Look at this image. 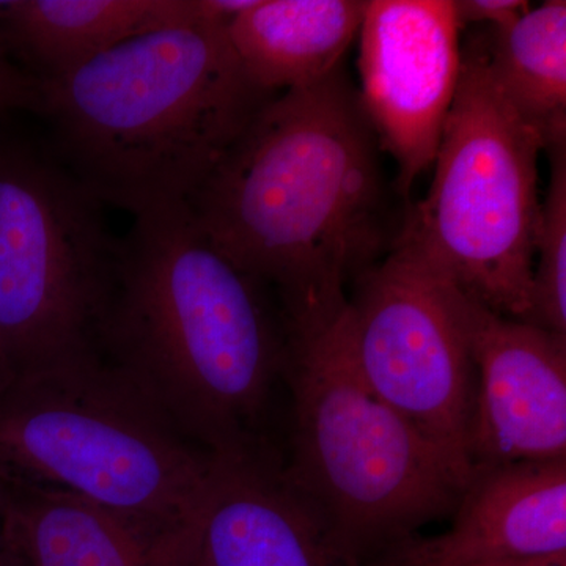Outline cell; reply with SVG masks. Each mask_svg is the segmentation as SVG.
I'll use <instances>...</instances> for the list:
<instances>
[{
	"mask_svg": "<svg viewBox=\"0 0 566 566\" xmlns=\"http://www.w3.org/2000/svg\"><path fill=\"white\" fill-rule=\"evenodd\" d=\"M476 36L495 87L545 148L566 136L565 0H547L513 24Z\"/></svg>",
	"mask_w": 566,
	"mask_h": 566,
	"instance_id": "2e32d148",
	"label": "cell"
},
{
	"mask_svg": "<svg viewBox=\"0 0 566 566\" xmlns=\"http://www.w3.org/2000/svg\"><path fill=\"white\" fill-rule=\"evenodd\" d=\"M566 551V458L475 468L452 526L378 566H468Z\"/></svg>",
	"mask_w": 566,
	"mask_h": 566,
	"instance_id": "7c38bea8",
	"label": "cell"
},
{
	"mask_svg": "<svg viewBox=\"0 0 566 566\" xmlns=\"http://www.w3.org/2000/svg\"><path fill=\"white\" fill-rule=\"evenodd\" d=\"M345 308L327 322L283 324L292 434L281 469L346 564L378 566L453 513L469 476L365 382Z\"/></svg>",
	"mask_w": 566,
	"mask_h": 566,
	"instance_id": "277c9868",
	"label": "cell"
},
{
	"mask_svg": "<svg viewBox=\"0 0 566 566\" xmlns=\"http://www.w3.org/2000/svg\"><path fill=\"white\" fill-rule=\"evenodd\" d=\"M40 82L11 59L0 41V120L18 111L39 114Z\"/></svg>",
	"mask_w": 566,
	"mask_h": 566,
	"instance_id": "ac0fdd59",
	"label": "cell"
},
{
	"mask_svg": "<svg viewBox=\"0 0 566 566\" xmlns=\"http://www.w3.org/2000/svg\"><path fill=\"white\" fill-rule=\"evenodd\" d=\"M381 155L342 63L264 104L188 207L283 323L326 322L398 234Z\"/></svg>",
	"mask_w": 566,
	"mask_h": 566,
	"instance_id": "6da1fadb",
	"label": "cell"
},
{
	"mask_svg": "<svg viewBox=\"0 0 566 566\" xmlns=\"http://www.w3.org/2000/svg\"><path fill=\"white\" fill-rule=\"evenodd\" d=\"M452 292L475 365L472 469L565 460L566 337Z\"/></svg>",
	"mask_w": 566,
	"mask_h": 566,
	"instance_id": "30bf717a",
	"label": "cell"
},
{
	"mask_svg": "<svg viewBox=\"0 0 566 566\" xmlns=\"http://www.w3.org/2000/svg\"><path fill=\"white\" fill-rule=\"evenodd\" d=\"M545 151L549 182L539 203L528 307L520 322L566 337V136Z\"/></svg>",
	"mask_w": 566,
	"mask_h": 566,
	"instance_id": "e0dca14e",
	"label": "cell"
},
{
	"mask_svg": "<svg viewBox=\"0 0 566 566\" xmlns=\"http://www.w3.org/2000/svg\"><path fill=\"white\" fill-rule=\"evenodd\" d=\"M192 566H349L264 450L212 455Z\"/></svg>",
	"mask_w": 566,
	"mask_h": 566,
	"instance_id": "8fae6325",
	"label": "cell"
},
{
	"mask_svg": "<svg viewBox=\"0 0 566 566\" xmlns=\"http://www.w3.org/2000/svg\"><path fill=\"white\" fill-rule=\"evenodd\" d=\"M0 566H28L11 535L9 490L2 474H0Z\"/></svg>",
	"mask_w": 566,
	"mask_h": 566,
	"instance_id": "ffe728a7",
	"label": "cell"
},
{
	"mask_svg": "<svg viewBox=\"0 0 566 566\" xmlns=\"http://www.w3.org/2000/svg\"><path fill=\"white\" fill-rule=\"evenodd\" d=\"M212 455L99 354L0 386V474L164 528L191 524Z\"/></svg>",
	"mask_w": 566,
	"mask_h": 566,
	"instance_id": "5b68a950",
	"label": "cell"
},
{
	"mask_svg": "<svg viewBox=\"0 0 566 566\" xmlns=\"http://www.w3.org/2000/svg\"><path fill=\"white\" fill-rule=\"evenodd\" d=\"M54 158L0 133V386L98 353L120 241Z\"/></svg>",
	"mask_w": 566,
	"mask_h": 566,
	"instance_id": "52a82bcc",
	"label": "cell"
},
{
	"mask_svg": "<svg viewBox=\"0 0 566 566\" xmlns=\"http://www.w3.org/2000/svg\"><path fill=\"white\" fill-rule=\"evenodd\" d=\"M453 0H371L360 24L359 99L408 197L433 167L461 73Z\"/></svg>",
	"mask_w": 566,
	"mask_h": 566,
	"instance_id": "9c48e42d",
	"label": "cell"
},
{
	"mask_svg": "<svg viewBox=\"0 0 566 566\" xmlns=\"http://www.w3.org/2000/svg\"><path fill=\"white\" fill-rule=\"evenodd\" d=\"M40 91L54 158L133 216L188 203L274 96L249 80L221 22L134 36Z\"/></svg>",
	"mask_w": 566,
	"mask_h": 566,
	"instance_id": "3957f363",
	"label": "cell"
},
{
	"mask_svg": "<svg viewBox=\"0 0 566 566\" xmlns=\"http://www.w3.org/2000/svg\"><path fill=\"white\" fill-rule=\"evenodd\" d=\"M270 290L211 243L188 203L134 214L99 346L211 455L262 450L286 337Z\"/></svg>",
	"mask_w": 566,
	"mask_h": 566,
	"instance_id": "7a4b0ae2",
	"label": "cell"
},
{
	"mask_svg": "<svg viewBox=\"0 0 566 566\" xmlns=\"http://www.w3.org/2000/svg\"><path fill=\"white\" fill-rule=\"evenodd\" d=\"M3 479L11 535L28 566H192L193 517L186 527H156L65 491Z\"/></svg>",
	"mask_w": 566,
	"mask_h": 566,
	"instance_id": "4fadbf2b",
	"label": "cell"
},
{
	"mask_svg": "<svg viewBox=\"0 0 566 566\" xmlns=\"http://www.w3.org/2000/svg\"><path fill=\"white\" fill-rule=\"evenodd\" d=\"M226 24L216 0H11L0 2V41L39 82L55 80L144 33Z\"/></svg>",
	"mask_w": 566,
	"mask_h": 566,
	"instance_id": "5bb4252c",
	"label": "cell"
},
{
	"mask_svg": "<svg viewBox=\"0 0 566 566\" xmlns=\"http://www.w3.org/2000/svg\"><path fill=\"white\" fill-rule=\"evenodd\" d=\"M468 566H566V551L539 554V556L495 558V560L480 562V564Z\"/></svg>",
	"mask_w": 566,
	"mask_h": 566,
	"instance_id": "44dd1931",
	"label": "cell"
},
{
	"mask_svg": "<svg viewBox=\"0 0 566 566\" xmlns=\"http://www.w3.org/2000/svg\"><path fill=\"white\" fill-rule=\"evenodd\" d=\"M458 24L502 29L513 24L532 9L526 0H453Z\"/></svg>",
	"mask_w": 566,
	"mask_h": 566,
	"instance_id": "d6986e66",
	"label": "cell"
},
{
	"mask_svg": "<svg viewBox=\"0 0 566 566\" xmlns=\"http://www.w3.org/2000/svg\"><path fill=\"white\" fill-rule=\"evenodd\" d=\"M365 0H253L227 25L238 61L270 95L303 88L344 63L359 35Z\"/></svg>",
	"mask_w": 566,
	"mask_h": 566,
	"instance_id": "9a60e30c",
	"label": "cell"
},
{
	"mask_svg": "<svg viewBox=\"0 0 566 566\" xmlns=\"http://www.w3.org/2000/svg\"><path fill=\"white\" fill-rule=\"evenodd\" d=\"M345 324L365 382L471 479L476 375L452 285L394 245L354 282Z\"/></svg>",
	"mask_w": 566,
	"mask_h": 566,
	"instance_id": "ba28073f",
	"label": "cell"
},
{
	"mask_svg": "<svg viewBox=\"0 0 566 566\" xmlns=\"http://www.w3.org/2000/svg\"><path fill=\"white\" fill-rule=\"evenodd\" d=\"M545 142L512 109L476 33L461 73L423 200L406 210L394 245L469 300L506 318L528 307Z\"/></svg>",
	"mask_w": 566,
	"mask_h": 566,
	"instance_id": "8992f818",
	"label": "cell"
}]
</instances>
